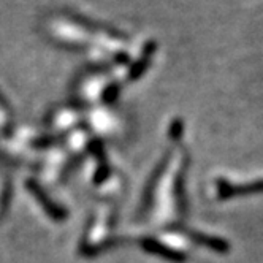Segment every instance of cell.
<instances>
[{
  "label": "cell",
  "instance_id": "1",
  "mask_svg": "<svg viewBox=\"0 0 263 263\" xmlns=\"http://www.w3.org/2000/svg\"><path fill=\"white\" fill-rule=\"evenodd\" d=\"M263 191V181L249 184V185H241V187H233V185H220L219 187V194L220 197H233V195H244V194H251V192H261Z\"/></svg>",
  "mask_w": 263,
  "mask_h": 263
},
{
  "label": "cell",
  "instance_id": "2",
  "mask_svg": "<svg viewBox=\"0 0 263 263\" xmlns=\"http://www.w3.org/2000/svg\"><path fill=\"white\" fill-rule=\"evenodd\" d=\"M143 246L149 251V252H154V254H160V255H163V257H168V258H173V260H178L181 255L179 254H175L173 251H170V249H166V248H163L162 244H157V242H154V241H146Z\"/></svg>",
  "mask_w": 263,
  "mask_h": 263
}]
</instances>
